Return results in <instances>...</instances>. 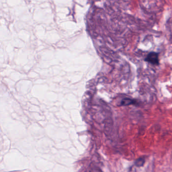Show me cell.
<instances>
[{
  "label": "cell",
  "mask_w": 172,
  "mask_h": 172,
  "mask_svg": "<svg viewBox=\"0 0 172 172\" xmlns=\"http://www.w3.org/2000/svg\"><path fill=\"white\" fill-rule=\"evenodd\" d=\"M136 101L135 100L130 98H125L121 101V105L122 106H129V105L136 104Z\"/></svg>",
  "instance_id": "cell-2"
},
{
  "label": "cell",
  "mask_w": 172,
  "mask_h": 172,
  "mask_svg": "<svg viewBox=\"0 0 172 172\" xmlns=\"http://www.w3.org/2000/svg\"><path fill=\"white\" fill-rule=\"evenodd\" d=\"M159 54L156 52H151L145 58V61L152 65H158L159 64Z\"/></svg>",
  "instance_id": "cell-1"
},
{
  "label": "cell",
  "mask_w": 172,
  "mask_h": 172,
  "mask_svg": "<svg viewBox=\"0 0 172 172\" xmlns=\"http://www.w3.org/2000/svg\"><path fill=\"white\" fill-rule=\"evenodd\" d=\"M145 163V160L144 157H139L135 161V166L137 167H143Z\"/></svg>",
  "instance_id": "cell-3"
}]
</instances>
